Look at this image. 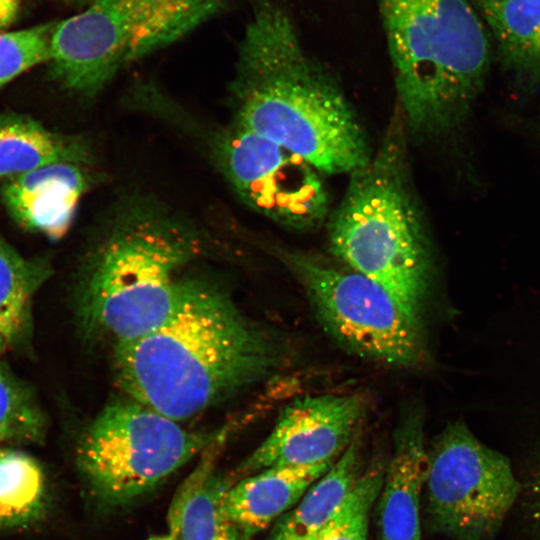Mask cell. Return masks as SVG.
<instances>
[{
  "mask_svg": "<svg viewBox=\"0 0 540 540\" xmlns=\"http://www.w3.org/2000/svg\"><path fill=\"white\" fill-rule=\"evenodd\" d=\"M282 356L275 336L224 287L187 275L167 319L114 346L112 364L129 398L180 422L263 380Z\"/></svg>",
  "mask_w": 540,
  "mask_h": 540,
  "instance_id": "obj_1",
  "label": "cell"
},
{
  "mask_svg": "<svg viewBox=\"0 0 540 540\" xmlns=\"http://www.w3.org/2000/svg\"><path fill=\"white\" fill-rule=\"evenodd\" d=\"M233 94L234 122L300 155L324 176L349 175L372 156L340 84L273 1L260 4L245 27Z\"/></svg>",
  "mask_w": 540,
  "mask_h": 540,
  "instance_id": "obj_2",
  "label": "cell"
},
{
  "mask_svg": "<svg viewBox=\"0 0 540 540\" xmlns=\"http://www.w3.org/2000/svg\"><path fill=\"white\" fill-rule=\"evenodd\" d=\"M205 251L203 234L156 203L121 205L80 267L75 309L83 334L116 346L157 328L181 295V269Z\"/></svg>",
  "mask_w": 540,
  "mask_h": 540,
  "instance_id": "obj_3",
  "label": "cell"
},
{
  "mask_svg": "<svg viewBox=\"0 0 540 540\" xmlns=\"http://www.w3.org/2000/svg\"><path fill=\"white\" fill-rule=\"evenodd\" d=\"M409 140L396 106L380 144L348 175L344 195L325 224L331 255L379 283L421 320L432 259Z\"/></svg>",
  "mask_w": 540,
  "mask_h": 540,
  "instance_id": "obj_4",
  "label": "cell"
},
{
  "mask_svg": "<svg viewBox=\"0 0 540 540\" xmlns=\"http://www.w3.org/2000/svg\"><path fill=\"white\" fill-rule=\"evenodd\" d=\"M393 66L396 106L410 139L458 127L488 70L487 32L471 0H378Z\"/></svg>",
  "mask_w": 540,
  "mask_h": 540,
  "instance_id": "obj_5",
  "label": "cell"
},
{
  "mask_svg": "<svg viewBox=\"0 0 540 540\" xmlns=\"http://www.w3.org/2000/svg\"><path fill=\"white\" fill-rule=\"evenodd\" d=\"M229 0H94L57 22L52 75L67 89L93 96L120 68L156 52L217 15Z\"/></svg>",
  "mask_w": 540,
  "mask_h": 540,
  "instance_id": "obj_6",
  "label": "cell"
},
{
  "mask_svg": "<svg viewBox=\"0 0 540 540\" xmlns=\"http://www.w3.org/2000/svg\"><path fill=\"white\" fill-rule=\"evenodd\" d=\"M224 434L187 430L128 397L107 404L83 430L76 463L93 497L118 508L156 488Z\"/></svg>",
  "mask_w": 540,
  "mask_h": 540,
  "instance_id": "obj_7",
  "label": "cell"
},
{
  "mask_svg": "<svg viewBox=\"0 0 540 540\" xmlns=\"http://www.w3.org/2000/svg\"><path fill=\"white\" fill-rule=\"evenodd\" d=\"M323 329L342 348L389 366L414 369L427 357L421 320L383 286L333 256L276 245Z\"/></svg>",
  "mask_w": 540,
  "mask_h": 540,
  "instance_id": "obj_8",
  "label": "cell"
},
{
  "mask_svg": "<svg viewBox=\"0 0 540 540\" xmlns=\"http://www.w3.org/2000/svg\"><path fill=\"white\" fill-rule=\"evenodd\" d=\"M426 513L454 540H492L520 490L509 460L461 422L447 425L427 449Z\"/></svg>",
  "mask_w": 540,
  "mask_h": 540,
  "instance_id": "obj_9",
  "label": "cell"
},
{
  "mask_svg": "<svg viewBox=\"0 0 540 540\" xmlns=\"http://www.w3.org/2000/svg\"><path fill=\"white\" fill-rule=\"evenodd\" d=\"M214 155L240 199L278 226L310 232L331 208L324 175L300 155L233 122L217 136Z\"/></svg>",
  "mask_w": 540,
  "mask_h": 540,
  "instance_id": "obj_10",
  "label": "cell"
},
{
  "mask_svg": "<svg viewBox=\"0 0 540 540\" xmlns=\"http://www.w3.org/2000/svg\"><path fill=\"white\" fill-rule=\"evenodd\" d=\"M365 411V399L356 393L296 399L284 408L272 431L236 474L336 460L359 434Z\"/></svg>",
  "mask_w": 540,
  "mask_h": 540,
  "instance_id": "obj_11",
  "label": "cell"
},
{
  "mask_svg": "<svg viewBox=\"0 0 540 540\" xmlns=\"http://www.w3.org/2000/svg\"><path fill=\"white\" fill-rule=\"evenodd\" d=\"M423 418L411 410L398 422L378 496L382 540H421L420 497L427 477Z\"/></svg>",
  "mask_w": 540,
  "mask_h": 540,
  "instance_id": "obj_12",
  "label": "cell"
},
{
  "mask_svg": "<svg viewBox=\"0 0 540 540\" xmlns=\"http://www.w3.org/2000/svg\"><path fill=\"white\" fill-rule=\"evenodd\" d=\"M91 180L84 165L56 163L8 178L2 195L19 224L56 240L67 233Z\"/></svg>",
  "mask_w": 540,
  "mask_h": 540,
  "instance_id": "obj_13",
  "label": "cell"
},
{
  "mask_svg": "<svg viewBox=\"0 0 540 540\" xmlns=\"http://www.w3.org/2000/svg\"><path fill=\"white\" fill-rule=\"evenodd\" d=\"M226 434L202 453L175 491L167 513L168 532L177 540H252L228 516L225 497L234 483L217 468Z\"/></svg>",
  "mask_w": 540,
  "mask_h": 540,
  "instance_id": "obj_14",
  "label": "cell"
},
{
  "mask_svg": "<svg viewBox=\"0 0 540 540\" xmlns=\"http://www.w3.org/2000/svg\"><path fill=\"white\" fill-rule=\"evenodd\" d=\"M336 460L274 466L242 478L226 493L225 508L229 518L253 538L295 506Z\"/></svg>",
  "mask_w": 540,
  "mask_h": 540,
  "instance_id": "obj_15",
  "label": "cell"
},
{
  "mask_svg": "<svg viewBox=\"0 0 540 540\" xmlns=\"http://www.w3.org/2000/svg\"><path fill=\"white\" fill-rule=\"evenodd\" d=\"M359 434L298 503L274 522L266 540H321L362 471Z\"/></svg>",
  "mask_w": 540,
  "mask_h": 540,
  "instance_id": "obj_16",
  "label": "cell"
},
{
  "mask_svg": "<svg viewBox=\"0 0 540 540\" xmlns=\"http://www.w3.org/2000/svg\"><path fill=\"white\" fill-rule=\"evenodd\" d=\"M82 139L53 133L20 115L0 116V177H14L56 163H91Z\"/></svg>",
  "mask_w": 540,
  "mask_h": 540,
  "instance_id": "obj_17",
  "label": "cell"
},
{
  "mask_svg": "<svg viewBox=\"0 0 540 540\" xmlns=\"http://www.w3.org/2000/svg\"><path fill=\"white\" fill-rule=\"evenodd\" d=\"M493 34L502 63L540 77V0H471Z\"/></svg>",
  "mask_w": 540,
  "mask_h": 540,
  "instance_id": "obj_18",
  "label": "cell"
},
{
  "mask_svg": "<svg viewBox=\"0 0 540 540\" xmlns=\"http://www.w3.org/2000/svg\"><path fill=\"white\" fill-rule=\"evenodd\" d=\"M47 500L46 477L31 456L0 448V527L36 520Z\"/></svg>",
  "mask_w": 540,
  "mask_h": 540,
  "instance_id": "obj_19",
  "label": "cell"
},
{
  "mask_svg": "<svg viewBox=\"0 0 540 540\" xmlns=\"http://www.w3.org/2000/svg\"><path fill=\"white\" fill-rule=\"evenodd\" d=\"M50 273L44 260L25 259L0 237V335L6 342L23 332L30 300Z\"/></svg>",
  "mask_w": 540,
  "mask_h": 540,
  "instance_id": "obj_20",
  "label": "cell"
},
{
  "mask_svg": "<svg viewBox=\"0 0 540 540\" xmlns=\"http://www.w3.org/2000/svg\"><path fill=\"white\" fill-rule=\"evenodd\" d=\"M44 415L30 390L0 365V443L38 442Z\"/></svg>",
  "mask_w": 540,
  "mask_h": 540,
  "instance_id": "obj_21",
  "label": "cell"
},
{
  "mask_svg": "<svg viewBox=\"0 0 540 540\" xmlns=\"http://www.w3.org/2000/svg\"><path fill=\"white\" fill-rule=\"evenodd\" d=\"M385 469L363 471L321 540H370L369 515L382 488Z\"/></svg>",
  "mask_w": 540,
  "mask_h": 540,
  "instance_id": "obj_22",
  "label": "cell"
},
{
  "mask_svg": "<svg viewBox=\"0 0 540 540\" xmlns=\"http://www.w3.org/2000/svg\"><path fill=\"white\" fill-rule=\"evenodd\" d=\"M56 23L0 33V87L26 70L49 61Z\"/></svg>",
  "mask_w": 540,
  "mask_h": 540,
  "instance_id": "obj_23",
  "label": "cell"
},
{
  "mask_svg": "<svg viewBox=\"0 0 540 540\" xmlns=\"http://www.w3.org/2000/svg\"><path fill=\"white\" fill-rule=\"evenodd\" d=\"M18 7V0H0V30L14 21Z\"/></svg>",
  "mask_w": 540,
  "mask_h": 540,
  "instance_id": "obj_24",
  "label": "cell"
},
{
  "mask_svg": "<svg viewBox=\"0 0 540 540\" xmlns=\"http://www.w3.org/2000/svg\"><path fill=\"white\" fill-rule=\"evenodd\" d=\"M147 540H177V539L168 532L166 534L153 535L149 537Z\"/></svg>",
  "mask_w": 540,
  "mask_h": 540,
  "instance_id": "obj_25",
  "label": "cell"
},
{
  "mask_svg": "<svg viewBox=\"0 0 540 540\" xmlns=\"http://www.w3.org/2000/svg\"><path fill=\"white\" fill-rule=\"evenodd\" d=\"M6 343L7 342L5 341V339L0 335V352L2 351Z\"/></svg>",
  "mask_w": 540,
  "mask_h": 540,
  "instance_id": "obj_26",
  "label": "cell"
},
{
  "mask_svg": "<svg viewBox=\"0 0 540 540\" xmlns=\"http://www.w3.org/2000/svg\"><path fill=\"white\" fill-rule=\"evenodd\" d=\"M67 1H74V2H85L88 3V5L93 2L94 0H67Z\"/></svg>",
  "mask_w": 540,
  "mask_h": 540,
  "instance_id": "obj_27",
  "label": "cell"
}]
</instances>
